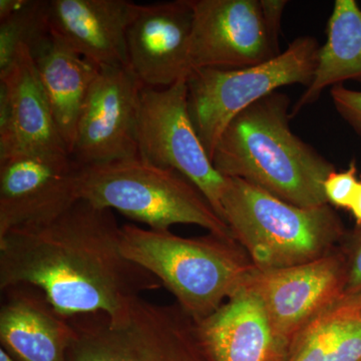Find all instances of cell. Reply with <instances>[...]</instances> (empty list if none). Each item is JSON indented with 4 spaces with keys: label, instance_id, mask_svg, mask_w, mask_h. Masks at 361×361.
Segmentation results:
<instances>
[{
    "label": "cell",
    "instance_id": "cell-15",
    "mask_svg": "<svg viewBox=\"0 0 361 361\" xmlns=\"http://www.w3.org/2000/svg\"><path fill=\"white\" fill-rule=\"evenodd\" d=\"M137 6L128 0H49V30L99 68H129L127 32Z\"/></svg>",
    "mask_w": 361,
    "mask_h": 361
},
{
    "label": "cell",
    "instance_id": "cell-18",
    "mask_svg": "<svg viewBox=\"0 0 361 361\" xmlns=\"http://www.w3.org/2000/svg\"><path fill=\"white\" fill-rule=\"evenodd\" d=\"M30 54L56 127L70 154L80 111L101 68L52 32L32 47Z\"/></svg>",
    "mask_w": 361,
    "mask_h": 361
},
{
    "label": "cell",
    "instance_id": "cell-6",
    "mask_svg": "<svg viewBox=\"0 0 361 361\" xmlns=\"http://www.w3.org/2000/svg\"><path fill=\"white\" fill-rule=\"evenodd\" d=\"M75 336L68 361H208L197 324L177 303L135 299L121 317L70 318Z\"/></svg>",
    "mask_w": 361,
    "mask_h": 361
},
{
    "label": "cell",
    "instance_id": "cell-8",
    "mask_svg": "<svg viewBox=\"0 0 361 361\" xmlns=\"http://www.w3.org/2000/svg\"><path fill=\"white\" fill-rule=\"evenodd\" d=\"M187 80L165 89L142 87L137 157L158 167L173 169L191 180L223 220L221 198L226 177L214 167L190 118Z\"/></svg>",
    "mask_w": 361,
    "mask_h": 361
},
{
    "label": "cell",
    "instance_id": "cell-14",
    "mask_svg": "<svg viewBox=\"0 0 361 361\" xmlns=\"http://www.w3.org/2000/svg\"><path fill=\"white\" fill-rule=\"evenodd\" d=\"M68 153L27 47L0 78V160L30 154Z\"/></svg>",
    "mask_w": 361,
    "mask_h": 361
},
{
    "label": "cell",
    "instance_id": "cell-1",
    "mask_svg": "<svg viewBox=\"0 0 361 361\" xmlns=\"http://www.w3.org/2000/svg\"><path fill=\"white\" fill-rule=\"evenodd\" d=\"M114 211L80 199L58 217L0 236V290L39 288L66 318L103 313L116 319L135 299L161 287L123 255Z\"/></svg>",
    "mask_w": 361,
    "mask_h": 361
},
{
    "label": "cell",
    "instance_id": "cell-12",
    "mask_svg": "<svg viewBox=\"0 0 361 361\" xmlns=\"http://www.w3.org/2000/svg\"><path fill=\"white\" fill-rule=\"evenodd\" d=\"M192 68H242L281 54L271 42L260 0H189Z\"/></svg>",
    "mask_w": 361,
    "mask_h": 361
},
{
    "label": "cell",
    "instance_id": "cell-4",
    "mask_svg": "<svg viewBox=\"0 0 361 361\" xmlns=\"http://www.w3.org/2000/svg\"><path fill=\"white\" fill-rule=\"evenodd\" d=\"M222 218L258 269L305 264L341 246L348 230L330 204L299 207L226 177Z\"/></svg>",
    "mask_w": 361,
    "mask_h": 361
},
{
    "label": "cell",
    "instance_id": "cell-16",
    "mask_svg": "<svg viewBox=\"0 0 361 361\" xmlns=\"http://www.w3.org/2000/svg\"><path fill=\"white\" fill-rule=\"evenodd\" d=\"M75 336L70 318L59 314L39 288L16 285L1 290V348L16 361H68Z\"/></svg>",
    "mask_w": 361,
    "mask_h": 361
},
{
    "label": "cell",
    "instance_id": "cell-24",
    "mask_svg": "<svg viewBox=\"0 0 361 361\" xmlns=\"http://www.w3.org/2000/svg\"><path fill=\"white\" fill-rule=\"evenodd\" d=\"M330 96L339 116L361 137V90L338 85L331 87Z\"/></svg>",
    "mask_w": 361,
    "mask_h": 361
},
{
    "label": "cell",
    "instance_id": "cell-11",
    "mask_svg": "<svg viewBox=\"0 0 361 361\" xmlns=\"http://www.w3.org/2000/svg\"><path fill=\"white\" fill-rule=\"evenodd\" d=\"M244 287L258 297L275 334L290 348L308 323L343 296V253L339 246L305 264L277 269L255 267Z\"/></svg>",
    "mask_w": 361,
    "mask_h": 361
},
{
    "label": "cell",
    "instance_id": "cell-7",
    "mask_svg": "<svg viewBox=\"0 0 361 361\" xmlns=\"http://www.w3.org/2000/svg\"><path fill=\"white\" fill-rule=\"evenodd\" d=\"M320 47L312 37L294 39L276 58L242 68H194L187 80L188 111L212 159L235 116L286 85L312 82Z\"/></svg>",
    "mask_w": 361,
    "mask_h": 361
},
{
    "label": "cell",
    "instance_id": "cell-3",
    "mask_svg": "<svg viewBox=\"0 0 361 361\" xmlns=\"http://www.w3.org/2000/svg\"><path fill=\"white\" fill-rule=\"evenodd\" d=\"M121 249L129 260L155 276L196 323L242 290L255 268L236 240L212 233L185 238L171 231L126 224Z\"/></svg>",
    "mask_w": 361,
    "mask_h": 361
},
{
    "label": "cell",
    "instance_id": "cell-22",
    "mask_svg": "<svg viewBox=\"0 0 361 361\" xmlns=\"http://www.w3.org/2000/svg\"><path fill=\"white\" fill-rule=\"evenodd\" d=\"M341 249L345 260V288L343 295H361V226L346 231Z\"/></svg>",
    "mask_w": 361,
    "mask_h": 361
},
{
    "label": "cell",
    "instance_id": "cell-23",
    "mask_svg": "<svg viewBox=\"0 0 361 361\" xmlns=\"http://www.w3.org/2000/svg\"><path fill=\"white\" fill-rule=\"evenodd\" d=\"M357 168L355 161H351L348 170L331 173L323 184L325 197L332 207L350 208L357 188Z\"/></svg>",
    "mask_w": 361,
    "mask_h": 361
},
{
    "label": "cell",
    "instance_id": "cell-9",
    "mask_svg": "<svg viewBox=\"0 0 361 361\" xmlns=\"http://www.w3.org/2000/svg\"><path fill=\"white\" fill-rule=\"evenodd\" d=\"M142 85L129 68H101L87 92L70 155L82 167L137 157Z\"/></svg>",
    "mask_w": 361,
    "mask_h": 361
},
{
    "label": "cell",
    "instance_id": "cell-26",
    "mask_svg": "<svg viewBox=\"0 0 361 361\" xmlns=\"http://www.w3.org/2000/svg\"><path fill=\"white\" fill-rule=\"evenodd\" d=\"M349 211L353 213V217L355 218L356 225L361 226V180L358 182Z\"/></svg>",
    "mask_w": 361,
    "mask_h": 361
},
{
    "label": "cell",
    "instance_id": "cell-27",
    "mask_svg": "<svg viewBox=\"0 0 361 361\" xmlns=\"http://www.w3.org/2000/svg\"><path fill=\"white\" fill-rule=\"evenodd\" d=\"M0 361H16L4 348H0Z\"/></svg>",
    "mask_w": 361,
    "mask_h": 361
},
{
    "label": "cell",
    "instance_id": "cell-20",
    "mask_svg": "<svg viewBox=\"0 0 361 361\" xmlns=\"http://www.w3.org/2000/svg\"><path fill=\"white\" fill-rule=\"evenodd\" d=\"M286 361H361V295H343L299 332Z\"/></svg>",
    "mask_w": 361,
    "mask_h": 361
},
{
    "label": "cell",
    "instance_id": "cell-10",
    "mask_svg": "<svg viewBox=\"0 0 361 361\" xmlns=\"http://www.w3.org/2000/svg\"><path fill=\"white\" fill-rule=\"evenodd\" d=\"M84 167L68 153L0 160V236L58 217L82 199Z\"/></svg>",
    "mask_w": 361,
    "mask_h": 361
},
{
    "label": "cell",
    "instance_id": "cell-21",
    "mask_svg": "<svg viewBox=\"0 0 361 361\" xmlns=\"http://www.w3.org/2000/svg\"><path fill=\"white\" fill-rule=\"evenodd\" d=\"M47 6L49 0H20L0 18V78L13 68L21 47L30 51L51 32Z\"/></svg>",
    "mask_w": 361,
    "mask_h": 361
},
{
    "label": "cell",
    "instance_id": "cell-5",
    "mask_svg": "<svg viewBox=\"0 0 361 361\" xmlns=\"http://www.w3.org/2000/svg\"><path fill=\"white\" fill-rule=\"evenodd\" d=\"M82 199L156 231H170L178 224L196 225L234 239L230 228L191 180L139 157L84 167Z\"/></svg>",
    "mask_w": 361,
    "mask_h": 361
},
{
    "label": "cell",
    "instance_id": "cell-13",
    "mask_svg": "<svg viewBox=\"0 0 361 361\" xmlns=\"http://www.w3.org/2000/svg\"><path fill=\"white\" fill-rule=\"evenodd\" d=\"M194 13L189 0L137 4L128 28L129 68L140 84L165 89L192 73Z\"/></svg>",
    "mask_w": 361,
    "mask_h": 361
},
{
    "label": "cell",
    "instance_id": "cell-2",
    "mask_svg": "<svg viewBox=\"0 0 361 361\" xmlns=\"http://www.w3.org/2000/svg\"><path fill=\"white\" fill-rule=\"evenodd\" d=\"M290 99L275 92L227 126L214 149L221 175L238 178L299 207L329 204L323 184L336 166L290 129Z\"/></svg>",
    "mask_w": 361,
    "mask_h": 361
},
{
    "label": "cell",
    "instance_id": "cell-19",
    "mask_svg": "<svg viewBox=\"0 0 361 361\" xmlns=\"http://www.w3.org/2000/svg\"><path fill=\"white\" fill-rule=\"evenodd\" d=\"M361 82V9L355 0H336L320 47L312 82L290 111L291 118L314 104L329 87Z\"/></svg>",
    "mask_w": 361,
    "mask_h": 361
},
{
    "label": "cell",
    "instance_id": "cell-25",
    "mask_svg": "<svg viewBox=\"0 0 361 361\" xmlns=\"http://www.w3.org/2000/svg\"><path fill=\"white\" fill-rule=\"evenodd\" d=\"M288 1L285 0H260L266 28L275 49L280 51L279 35L281 18Z\"/></svg>",
    "mask_w": 361,
    "mask_h": 361
},
{
    "label": "cell",
    "instance_id": "cell-17",
    "mask_svg": "<svg viewBox=\"0 0 361 361\" xmlns=\"http://www.w3.org/2000/svg\"><path fill=\"white\" fill-rule=\"evenodd\" d=\"M208 361H286L289 345L275 334L255 294L244 287L196 323Z\"/></svg>",
    "mask_w": 361,
    "mask_h": 361
}]
</instances>
